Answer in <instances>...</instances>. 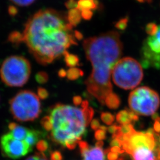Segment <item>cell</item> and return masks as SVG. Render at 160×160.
<instances>
[{"label":"cell","mask_w":160,"mask_h":160,"mask_svg":"<svg viewBox=\"0 0 160 160\" xmlns=\"http://www.w3.org/2000/svg\"><path fill=\"white\" fill-rule=\"evenodd\" d=\"M72 28L66 14L53 9L40 10L26 24L24 42L36 61L47 65L63 56L71 45H77Z\"/></svg>","instance_id":"1"},{"label":"cell","mask_w":160,"mask_h":160,"mask_svg":"<svg viewBox=\"0 0 160 160\" xmlns=\"http://www.w3.org/2000/svg\"><path fill=\"white\" fill-rule=\"evenodd\" d=\"M83 48L92 68L85 81L87 92L102 104H105L106 98L112 92V70L122 53L120 35L111 31L87 38L83 42Z\"/></svg>","instance_id":"2"},{"label":"cell","mask_w":160,"mask_h":160,"mask_svg":"<svg viewBox=\"0 0 160 160\" xmlns=\"http://www.w3.org/2000/svg\"><path fill=\"white\" fill-rule=\"evenodd\" d=\"M50 117L53 123L51 138L55 143L64 147L67 140H81L86 132L87 125L82 109L57 104L52 108Z\"/></svg>","instance_id":"3"},{"label":"cell","mask_w":160,"mask_h":160,"mask_svg":"<svg viewBox=\"0 0 160 160\" xmlns=\"http://www.w3.org/2000/svg\"><path fill=\"white\" fill-rule=\"evenodd\" d=\"M115 138L120 140L122 148L132 160H160V135L152 128L146 132L134 129L126 135L119 133Z\"/></svg>","instance_id":"4"},{"label":"cell","mask_w":160,"mask_h":160,"mask_svg":"<svg viewBox=\"0 0 160 160\" xmlns=\"http://www.w3.org/2000/svg\"><path fill=\"white\" fill-rule=\"evenodd\" d=\"M10 110L18 122L34 121L42 112L39 98L32 91H20L10 100Z\"/></svg>","instance_id":"5"},{"label":"cell","mask_w":160,"mask_h":160,"mask_svg":"<svg viewBox=\"0 0 160 160\" xmlns=\"http://www.w3.org/2000/svg\"><path fill=\"white\" fill-rule=\"evenodd\" d=\"M112 78L114 84L124 90L137 87L143 79L142 65L131 57L123 58L118 61L113 68Z\"/></svg>","instance_id":"6"},{"label":"cell","mask_w":160,"mask_h":160,"mask_svg":"<svg viewBox=\"0 0 160 160\" xmlns=\"http://www.w3.org/2000/svg\"><path fill=\"white\" fill-rule=\"evenodd\" d=\"M31 65L29 61L23 57L11 56L7 58L0 68L2 81L10 87H22L29 79Z\"/></svg>","instance_id":"7"},{"label":"cell","mask_w":160,"mask_h":160,"mask_svg":"<svg viewBox=\"0 0 160 160\" xmlns=\"http://www.w3.org/2000/svg\"><path fill=\"white\" fill-rule=\"evenodd\" d=\"M128 103L132 111L138 115L150 116L159 108L160 98L158 94L148 87H141L131 92Z\"/></svg>","instance_id":"8"},{"label":"cell","mask_w":160,"mask_h":160,"mask_svg":"<svg viewBox=\"0 0 160 160\" xmlns=\"http://www.w3.org/2000/svg\"><path fill=\"white\" fill-rule=\"evenodd\" d=\"M0 145L3 156L13 160L18 159L26 155L33 149L24 141L16 139L12 137L10 132L1 137Z\"/></svg>","instance_id":"9"},{"label":"cell","mask_w":160,"mask_h":160,"mask_svg":"<svg viewBox=\"0 0 160 160\" xmlns=\"http://www.w3.org/2000/svg\"><path fill=\"white\" fill-rule=\"evenodd\" d=\"M141 65L144 68L150 67L160 69V54L151 51L143 42L141 51Z\"/></svg>","instance_id":"10"},{"label":"cell","mask_w":160,"mask_h":160,"mask_svg":"<svg viewBox=\"0 0 160 160\" xmlns=\"http://www.w3.org/2000/svg\"><path fill=\"white\" fill-rule=\"evenodd\" d=\"M82 160H104L105 153L102 148L89 147L88 148L80 152Z\"/></svg>","instance_id":"11"},{"label":"cell","mask_w":160,"mask_h":160,"mask_svg":"<svg viewBox=\"0 0 160 160\" xmlns=\"http://www.w3.org/2000/svg\"><path fill=\"white\" fill-rule=\"evenodd\" d=\"M67 18L69 24L72 27H75L81 22V20L82 17L81 11L78 8L69 10L67 14Z\"/></svg>","instance_id":"12"},{"label":"cell","mask_w":160,"mask_h":160,"mask_svg":"<svg viewBox=\"0 0 160 160\" xmlns=\"http://www.w3.org/2000/svg\"><path fill=\"white\" fill-rule=\"evenodd\" d=\"M120 98L118 95L114 92H111L105 99V104L110 109H117L120 106Z\"/></svg>","instance_id":"13"},{"label":"cell","mask_w":160,"mask_h":160,"mask_svg":"<svg viewBox=\"0 0 160 160\" xmlns=\"http://www.w3.org/2000/svg\"><path fill=\"white\" fill-rule=\"evenodd\" d=\"M30 130V129L28 128L17 125L13 130L10 131V133L12 135V137L14 138L15 139L21 141H24Z\"/></svg>","instance_id":"14"},{"label":"cell","mask_w":160,"mask_h":160,"mask_svg":"<svg viewBox=\"0 0 160 160\" xmlns=\"http://www.w3.org/2000/svg\"><path fill=\"white\" fill-rule=\"evenodd\" d=\"M116 119L117 122L121 125L131 124L132 120L131 116V110H121L116 114Z\"/></svg>","instance_id":"15"},{"label":"cell","mask_w":160,"mask_h":160,"mask_svg":"<svg viewBox=\"0 0 160 160\" xmlns=\"http://www.w3.org/2000/svg\"><path fill=\"white\" fill-rule=\"evenodd\" d=\"M41 136V132L30 129L27 137L25 138L24 141L28 143L30 147L33 148V147L36 145V143L39 141Z\"/></svg>","instance_id":"16"},{"label":"cell","mask_w":160,"mask_h":160,"mask_svg":"<svg viewBox=\"0 0 160 160\" xmlns=\"http://www.w3.org/2000/svg\"><path fill=\"white\" fill-rule=\"evenodd\" d=\"M144 43L151 51L160 54V42L155 36H149L144 41Z\"/></svg>","instance_id":"17"},{"label":"cell","mask_w":160,"mask_h":160,"mask_svg":"<svg viewBox=\"0 0 160 160\" xmlns=\"http://www.w3.org/2000/svg\"><path fill=\"white\" fill-rule=\"evenodd\" d=\"M63 56L65 58V62L67 67L74 68L76 66H79L80 59L76 55L69 53L68 52L66 51L64 53Z\"/></svg>","instance_id":"18"},{"label":"cell","mask_w":160,"mask_h":160,"mask_svg":"<svg viewBox=\"0 0 160 160\" xmlns=\"http://www.w3.org/2000/svg\"><path fill=\"white\" fill-rule=\"evenodd\" d=\"M98 7V2L96 0H78V8L80 11L82 10H96Z\"/></svg>","instance_id":"19"},{"label":"cell","mask_w":160,"mask_h":160,"mask_svg":"<svg viewBox=\"0 0 160 160\" xmlns=\"http://www.w3.org/2000/svg\"><path fill=\"white\" fill-rule=\"evenodd\" d=\"M8 40L12 45L17 46L24 42V36L23 33L18 31H14L8 35Z\"/></svg>","instance_id":"20"},{"label":"cell","mask_w":160,"mask_h":160,"mask_svg":"<svg viewBox=\"0 0 160 160\" xmlns=\"http://www.w3.org/2000/svg\"><path fill=\"white\" fill-rule=\"evenodd\" d=\"M84 75V72L78 68H70L67 71V77L71 81L77 80Z\"/></svg>","instance_id":"21"},{"label":"cell","mask_w":160,"mask_h":160,"mask_svg":"<svg viewBox=\"0 0 160 160\" xmlns=\"http://www.w3.org/2000/svg\"><path fill=\"white\" fill-rule=\"evenodd\" d=\"M83 111V114L86 120V125L87 127L89 125L90 123L92 120V118L94 116V112L93 109L91 107H88L85 109H82Z\"/></svg>","instance_id":"22"},{"label":"cell","mask_w":160,"mask_h":160,"mask_svg":"<svg viewBox=\"0 0 160 160\" xmlns=\"http://www.w3.org/2000/svg\"><path fill=\"white\" fill-rule=\"evenodd\" d=\"M41 125L45 131L51 132L53 129V123L50 116H46L43 117L41 120Z\"/></svg>","instance_id":"23"},{"label":"cell","mask_w":160,"mask_h":160,"mask_svg":"<svg viewBox=\"0 0 160 160\" xmlns=\"http://www.w3.org/2000/svg\"><path fill=\"white\" fill-rule=\"evenodd\" d=\"M35 79L38 83L40 84H44L48 81L49 75L45 71H40L36 75Z\"/></svg>","instance_id":"24"},{"label":"cell","mask_w":160,"mask_h":160,"mask_svg":"<svg viewBox=\"0 0 160 160\" xmlns=\"http://www.w3.org/2000/svg\"><path fill=\"white\" fill-rule=\"evenodd\" d=\"M101 120L108 125H111L114 121V116L109 112H103L101 114Z\"/></svg>","instance_id":"25"},{"label":"cell","mask_w":160,"mask_h":160,"mask_svg":"<svg viewBox=\"0 0 160 160\" xmlns=\"http://www.w3.org/2000/svg\"><path fill=\"white\" fill-rule=\"evenodd\" d=\"M129 22V18L128 17L122 18L119 21L115 23L114 26L116 29L120 31H124L126 30Z\"/></svg>","instance_id":"26"},{"label":"cell","mask_w":160,"mask_h":160,"mask_svg":"<svg viewBox=\"0 0 160 160\" xmlns=\"http://www.w3.org/2000/svg\"><path fill=\"white\" fill-rule=\"evenodd\" d=\"M158 27L155 23H149L147 24L145 31L149 36H155L158 32Z\"/></svg>","instance_id":"27"},{"label":"cell","mask_w":160,"mask_h":160,"mask_svg":"<svg viewBox=\"0 0 160 160\" xmlns=\"http://www.w3.org/2000/svg\"><path fill=\"white\" fill-rule=\"evenodd\" d=\"M134 130L133 126L132 124L121 125L119 126V132L122 135H126Z\"/></svg>","instance_id":"28"},{"label":"cell","mask_w":160,"mask_h":160,"mask_svg":"<svg viewBox=\"0 0 160 160\" xmlns=\"http://www.w3.org/2000/svg\"><path fill=\"white\" fill-rule=\"evenodd\" d=\"M36 146V148L39 152H43L48 150V149L49 148V143L45 140L41 139L38 142Z\"/></svg>","instance_id":"29"},{"label":"cell","mask_w":160,"mask_h":160,"mask_svg":"<svg viewBox=\"0 0 160 160\" xmlns=\"http://www.w3.org/2000/svg\"><path fill=\"white\" fill-rule=\"evenodd\" d=\"M80 141L81 140L78 139H69L65 142L64 147H66L67 148L71 150L74 149Z\"/></svg>","instance_id":"30"},{"label":"cell","mask_w":160,"mask_h":160,"mask_svg":"<svg viewBox=\"0 0 160 160\" xmlns=\"http://www.w3.org/2000/svg\"><path fill=\"white\" fill-rule=\"evenodd\" d=\"M26 160H48L43 152H37L33 155L29 157Z\"/></svg>","instance_id":"31"},{"label":"cell","mask_w":160,"mask_h":160,"mask_svg":"<svg viewBox=\"0 0 160 160\" xmlns=\"http://www.w3.org/2000/svg\"><path fill=\"white\" fill-rule=\"evenodd\" d=\"M38 96L41 100H45L49 97V92L46 88L43 87H38Z\"/></svg>","instance_id":"32"},{"label":"cell","mask_w":160,"mask_h":160,"mask_svg":"<svg viewBox=\"0 0 160 160\" xmlns=\"http://www.w3.org/2000/svg\"><path fill=\"white\" fill-rule=\"evenodd\" d=\"M12 2L17 6L26 7L33 4L35 0H10Z\"/></svg>","instance_id":"33"},{"label":"cell","mask_w":160,"mask_h":160,"mask_svg":"<svg viewBox=\"0 0 160 160\" xmlns=\"http://www.w3.org/2000/svg\"><path fill=\"white\" fill-rule=\"evenodd\" d=\"M94 137L97 141L104 140L106 138V131L99 129L96 131L94 133Z\"/></svg>","instance_id":"34"},{"label":"cell","mask_w":160,"mask_h":160,"mask_svg":"<svg viewBox=\"0 0 160 160\" xmlns=\"http://www.w3.org/2000/svg\"><path fill=\"white\" fill-rule=\"evenodd\" d=\"M81 14L82 18L86 20H91L93 16V12H92L91 10H88V9L81 10Z\"/></svg>","instance_id":"35"},{"label":"cell","mask_w":160,"mask_h":160,"mask_svg":"<svg viewBox=\"0 0 160 160\" xmlns=\"http://www.w3.org/2000/svg\"><path fill=\"white\" fill-rule=\"evenodd\" d=\"M65 6L68 10L73 9L78 7V1L76 0H68L65 3Z\"/></svg>","instance_id":"36"},{"label":"cell","mask_w":160,"mask_h":160,"mask_svg":"<svg viewBox=\"0 0 160 160\" xmlns=\"http://www.w3.org/2000/svg\"><path fill=\"white\" fill-rule=\"evenodd\" d=\"M51 160H63V156L59 151H54L51 154Z\"/></svg>","instance_id":"37"},{"label":"cell","mask_w":160,"mask_h":160,"mask_svg":"<svg viewBox=\"0 0 160 160\" xmlns=\"http://www.w3.org/2000/svg\"><path fill=\"white\" fill-rule=\"evenodd\" d=\"M101 126L99 120L97 119H94L91 122V128L92 130L97 131L98 129H100V127Z\"/></svg>","instance_id":"38"},{"label":"cell","mask_w":160,"mask_h":160,"mask_svg":"<svg viewBox=\"0 0 160 160\" xmlns=\"http://www.w3.org/2000/svg\"><path fill=\"white\" fill-rule=\"evenodd\" d=\"M18 10L17 9V7H16L15 6H10L8 8V14L10 15L11 16H15L18 14Z\"/></svg>","instance_id":"39"},{"label":"cell","mask_w":160,"mask_h":160,"mask_svg":"<svg viewBox=\"0 0 160 160\" xmlns=\"http://www.w3.org/2000/svg\"><path fill=\"white\" fill-rule=\"evenodd\" d=\"M108 131L109 133H112V135H113L116 134L119 131V126H118L116 125H112L109 128H108Z\"/></svg>","instance_id":"40"},{"label":"cell","mask_w":160,"mask_h":160,"mask_svg":"<svg viewBox=\"0 0 160 160\" xmlns=\"http://www.w3.org/2000/svg\"><path fill=\"white\" fill-rule=\"evenodd\" d=\"M110 151L117 154H123L125 152L123 149L119 147H112L110 148Z\"/></svg>","instance_id":"41"},{"label":"cell","mask_w":160,"mask_h":160,"mask_svg":"<svg viewBox=\"0 0 160 160\" xmlns=\"http://www.w3.org/2000/svg\"><path fill=\"white\" fill-rule=\"evenodd\" d=\"M78 145H79V148H80V152L83 151L84 150H86L90 146L88 144V143L86 141H80L78 142Z\"/></svg>","instance_id":"42"},{"label":"cell","mask_w":160,"mask_h":160,"mask_svg":"<svg viewBox=\"0 0 160 160\" xmlns=\"http://www.w3.org/2000/svg\"><path fill=\"white\" fill-rule=\"evenodd\" d=\"M108 159L109 160H118L119 159V155L117 153L109 151L107 154Z\"/></svg>","instance_id":"43"},{"label":"cell","mask_w":160,"mask_h":160,"mask_svg":"<svg viewBox=\"0 0 160 160\" xmlns=\"http://www.w3.org/2000/svg\"><path fill=\"white\" fill-rule=\"evenodd\" d=\"M110 146L112 147H122V143L120 140L118 138H114L113 140L110 142Z\"/></svg>","instance_id":"44"},{"label":"cell","mask_w":160,"mask_h":160,"mask_svg":"<svg viewBox=\"0 0 160 160\" xmlns=\"http://www.w3.org/2000/svg\"><path fill=\"white\" fill-rule=\"evenodd\" d=\"M72 102L75 106H79L80 104H81V103L82 102V97L80 96H75L73 97Z\"/></svg>","instance_id":"45"},{"label":"cell","mask_w":160,"mask_h":160,"mask_svg":"<svg viewBox=\"0 0 160 160\" xmlns=\"http://www.w3.org/2000/svg\"><path fill=\"white\" fill-rule=\"evenodd\" d=\"M154 131L156 133H160V122L159 121V119L158 120H155Z\"/></svg>","instance_id":"46"},{"label":"cell","mask_w":160,"mask_h":160,"mask_svg":"<svg viewBox=\"0 0 160 160\" xmlns=\"http://www.w3.org/2000/svg\"><path fill=\"white\" fill-rule=\"evenodd\" d=\"M74 35L76 40H81L83 39V35L78 30H75L74 32Z\"/></svg>","instance_id":"47"},{"label":"cell","mask_w":160,"mask_h":160,"mask_svg":"<svg viewBox=\"0 0 160 160\" xmlns=\"http://www.w3.org/2000/svg\"><path fill=\"white\" fill-rule=\"evenodd\" d=\"M58 74L60 78H64L67 77V71L64 69H61L59 70Z\"/></svg>","instance_id":"48"},{"label":"cell","mask_w":160,"mask_h":160,"mask_svg":"<svg viewBox=\"0 0 160 160\" xmlns=\"http://www.w3.org/2000/svg\"><path fill=\"white\" fill-rule=\"evenodd\" d=\"M89 106V102L87 100H84L81 103L82 109H85Z\"/></svg>","instance_id":"49"},{"label":"cell","mask_w":160,"mask_h":160,"mask_svg":"<svg viewBox=\"0 0 160 160\" xmlns=\"http://www.w3.org/2000/svg\"><path fill=\"white\" fill-rule=\"evenodd\" d=\"M17 125V123H14V122L10 123L8 125V129H9L10 131H12V130H13Z\"/></svg>","instance_id":"50"},{"label":"cell","mask_w":160,"mask_h":160,"mask_svg":"<svg viewBox=\"0 0 160 160\" xmlns=\"http://www.w3.org/2000/svg\"><path fill=\"white\" fill-rule=\"evenodd\" d=\"M104 145V142L103 141H98L96 143V147H99V148H102V147Z\"/></svg>","instance_id":"51"},{"label":"cell","mask_w":160,"mask_h":160,"mask_svg":"<svg viewBox=\"0 0 160 160\" xmlns=\"http://www.w3.org/2000/svg\"><path fill=\"white\" fill-rule=\"evenodd\" d=\"M151 116H152V119L154 120H158L160 118V116H159V115H158L157 113H154L152 115H151Z\"/></svg>","instance_id":"52"},{"label":"cell","mask_w":160,"mask_h":160,"mask_svg":"<svg viewBox=\"0 0 160 160\" xmlns=\"http://www.w3.org/2000/svg\"><path fill=\"white\" fill-rule=\"evenodd\" d=\"M155 36V37L157 38V39L160 42V26L158 27V32H157V33H156Z\"/></svg>","instance_id":"53"},{"label":"cell","mask_w":160,"mask_h":160,"mask_svg":"<svg viewBox=\"0 0 160 160\" xmlns=\"http://www.w3.org/2000/svg\"><path fill=\"white\" fill-rule=\"evenodd\" d=\"M100 129H102V130H103V131H108V128L106 127L105 126H103V125H101V126H100Z\"/></svg>","instance_id":"54"},{"label":"cell","mask_w":160,"mask_h":160,"mask_svg":"<svg viewBox=\"0 0 160 160\" xmlns=\"http://www.w3.org/2000/svg\"><path fill=\"white\" fill-rule=\"evenodd\" d=\"M137 1H138V2H141V3L145 2V0H137Z\"/></svg>","instance_id":"55"},{"label":"cell","mask_w":160,"mask_h":160,"mask_svg":"<svg viewBox=\"0 0 160 160\" xmlns=\"http://www.w3.org/2000/svg\"><path fill=\"white\" fill-rule=\"evenodd\" d=\"M118 160H125L122 157H120V158H119V159Z\"/></svg>","instance_id":"56"},{"label":"cell","mask_w":160,"mask_h":160,"mask_svg":"<svg viewBox=\"0 0 160 160\" xmlns=\"http://www.w3.org/2000/svg\"><path fill=\"white\" fill-rule=\"evenodd\" d=\"M159 121H160V118H159Z\"/></svg>","instance_id":"57"}]
</instances>
